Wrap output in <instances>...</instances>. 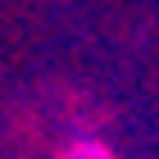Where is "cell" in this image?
Here are the masks:
<instances>
[{
	"label": "cell",
	"instance_id": "cell-1",
	"mask_svg": "<svg viewBox=\"0 0 159 159\" xmlns=\"http://www.w3.org/2000/svg\"><path fill=\"white\" fill-rule=\"evenodd\" d=\"M59 159H118V155H114V146L100 141V136H77V141H68V146L59 150Z\"/></svg>",
	"mask_w": 159,
	"mask_h": 159
}]
</instances>
